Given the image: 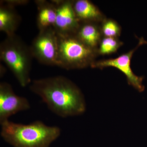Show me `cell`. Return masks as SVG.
Here are the masks:
<instances>
[{"instance_id":"6da1fadb","label":"cell","mask_w":147,"mask_h":147,"mask_svg":"<svg viewBox=\"0 0 147 147\" xmlns=\"http://www.w3.org/2000/svg\"><path fill=\"white\" fill-rule=\"evenodd\" d=\"M30 88L42 99L51 112L61 117L79 115L86 110V102L81 90L65 76L34 80Z\"/></svg>"},{"instance_id":"7a4b0ae2","label":"cell","mask_w":147,"mask_h":147,"mask_svg":"<svg viewBox=\"0 0 147 147\" xmlns=\"http://www.w3.org/2000/svg\"><path fill=\"white\" fill-rule=\"evenodd\" d=\"M1 125V137L13 147H49L61 134L59 127L40 121L26 125L8 120Z\"/></svg>"},{"instance_id":"3957f363","label":"cell","mask_w":147,"mask_h":147,"mask_svg":"<svg viewBox=\"0 0 147 147\" xmlns=\"http://www.w3.org/2000/svg\"><path fill=\"white\" fill-rule=\"evenodd\" d=\"M33 56L30 46L16 34L7 36L0 44V59L6 64L21 86L30 84Z\"/></svg>"},{"instance_id":"277c9868","label":"cell","mask_w":147,"mask_h":147,"mask_svg":"<svg viewBox=\"0 0 147 147\" xmlns=\"http://www.w3.org/2000/svg\"><path fill=\"white\" fill-rule=\"evenodd\" d=\"M57 66L67 70L79 69L90 67L95 61L98 55L97 50L84 44L76 34H57Z\"/></svg>"},{"instance_id":"5b68a950","label":"cell","mask_w":147,"mask_h":147,"mask_svg":"<svg viewBox=\"0 0 147 147\" xmlns=\"http://www.w3.org/2000/svg\"><path fill=\"white\" fill-rule=\"evenodd\" d=\"M30 47L33 57L40 63L47 65L56 66L58 38L54 28L39 31Z\"/></svg>"},{"instance_id":"8992f818","label":"cell","mask_w":147,"mask_h":147,"mask_svg":"<svg viewBox=\"0 0 147 147\" xmlns=\"http://www.w3.org/2000/svg\"><path fill=\"white\" fill-rule=\"evenodd\" d=\"M147 42L143 38H141L139 39L137 46L128 53L123 54L115 59L95 61L90 67L93 68L103 69L109 67L117 68L126 76L129 85L134 87L139 92H143L145 89L144 86L143 84L144 77L137 76L133 73L130 67V62L132 55L137 48Z\"/></svg>"},{"instance_id":"52a82bcc","label":"cell","mask_w":147,"mask_h":147,"mask_svg":"<svg viewBox=\"0 0 147 147\" xmlns=\"http://www.w3.org/2000/svg\"><path fill=\"white\" fill-rule=\"evenodd\" d=\"M31 108L26 98L17 95L11 85L7 82L0 83V124L9 120L11 116Z\"/></svg>"},{"instance_id":"ba28073f","label":"cell","mask_w":147,"mask_h":147,"mask_svg":"<svg viewBox=\"0 0 147 147\" xmlns=\"http://www.w3.org/2000/svg\"><path fill=\"white\" fill-rule=\"evenodd\" d=\"M57 8L54 30L58 34H75L80 26L73 8V1L53 0Z\"/></svg>"},{"instance_id":"9c48e42d","label":"cell","mask_w":147,"mask_h":147,"mask_svg":"<svg viewBox=\"0 0 147 147\" xmlns=\"http://www.w3.org/2000/svg\"><path fill=\"white\" fill-rule=\"evenodd\" d=\"M73 5L75 14L80 23H98L105 19L99 9L90 1H73Z\"/></svg>"},{"instance_id":"30bf717a","label":"cell","mask_w":147,"mask_h":147,"mask_svg":"<svg viewBox=\"0 0 147 147\" xmlns=\"http://www.w3.org/2000/svg\"><path fill=\"white\" fill-rule=\"evenodd\" d=\"M37 8V26L39 31L54 28L57 17V8L52 1L36 0Z\"/></svg>"},{"instance_id":"8fae6325","label":"cell","mask_w":147,"mask_h":147,"mask_svg":"<svg viewBox=\"0 0 147 147\" xmlns=\"http://www.w3.org/2000/svg\"><path fill=\"white\" fill-rule=\"evenodd\" d=\"M15 7L0 3V31L7 36L16 34L21 21Z\"/></svg>"},{"instance_id":"7c38bea8","label":"cell","mask_w":147,"mask_h":147,"mask_svg":"<svg viewBox=\"0 0 147 147\" xmlns=\"http://www.w3.org/2000/svg\"><path fill=\"white\" fill-rule=\"evenodd\" d=\"M75 34L84 44L95 50H97L102 39L101 30L97 23H80Z\"/></svg>"},{"instance_id":"4fadbf2b","label":"cell","mask_w":147,"mask_h":147,"mask_svg":"<svg viewBox=\"0 0 147 147\" xmlns=\"http://www.w3.org/2000/svg\"><path fill=\"white\" fill-rule=\"evenodd\" d=\"M123 42L117 38L104 37L102 38L97 49L98 54L105 55L115 53Z\"/></svg>"},{"instance_id":"5bb4252c","label":"cell","mask_w":147,"mask_h":147,"mask_svg":"<svg viewBox=\"0 0 147 147\" xmlns=\"http://www.w3.org/2000/svg\"><path fill=\"white\" fill-rule=\"evenodd\" d=\"M100 30L104 37L118 38L120 35V26L117 21L113 19L105 18L102 21Z\"/></svg>"},{"instance_id":"9a60e30c","label":"cell","mask_w":147,"mask_h":147,"mask_svg":"<svg viewBox=\"0 0 147 147\" xmlns=\"http://www.w3.org/2000/svg\"><path fill=\"white\" fill-rule=\"evenodd\" d=\"M30 2L28 0H3L0 3L15 7L18 6L25 5Z\"/></svg>"},{"instance_id":"2e32d148","label":"cell","mask_w":147,"mask_h":147,"mask_svg":"<svg viewBox=\"0 0 147 147\" xmlns=\"http://www.w3.org/2000/svg\"><path fill=\"white\" fill-rule=\"evenodd\" d=\"M1 68L2 69H1V73H0L1 74V78L5 73V69L4 68V67L3 65H2L1 66Z\"/></svg>"}]
</instances>
